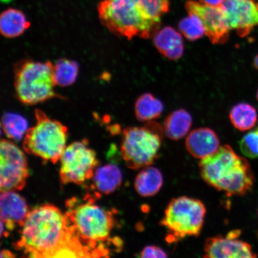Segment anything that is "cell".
I'll use <instances>...</instances> for the list:
<instances>
[{"mask_svg": "<svg viewBox=\"0 0 258 258\" xmlns=\"http://www.w3.org/2000/svg\"><path fill=\"white\" fill-rule=\"evenodd\" d=\"M206 214L205 205L198 199L186 196L173 199L160 222L167 230L166 240L176 243L186 237H198Z\"/></svg>", "mask_w": 258, "mask_h": 258, "instance_id": "52a82bcc", "label": "cell"}, {"mask_svg": "<svg viewBox=\"0 0 258 258\" xmlns=\"http://www.w3.org/2000/svg\"><path fill=\"white\" fill-rule=\"evenodd\" d=\"M163 111L162 102L150 93L141 95L135 103V115L140 121L154 120L160 117Z\"/></svg>", "mask_w": 258, "mask_h": 258, "instance_id": "44dd1931", "label": "cell"}, {"mask_svg": "<svg viewBox=\"0 0 258 258\" xmlns=\"http://www.w3.org/2000/svg\"><path fill=\"white\" fill-rule=\"evenodd\" d=\"M240 148L245 156L250 159L258 158V127L241 139Z\"/></svg>", "mask_w": 258, "mask_h": 258, "instance_id": "484cf974", "label": "cell"}, {"mask_svg": "<svg viewBox=\"0 0 258 258\" xmlns=\"http://www.w3.org/2000/svg\"><path fill=\"white\" fill-rule=\"evenodd\" d=\"M140 257L143 258L167 257L165 251L156 246H147L141 251Z\"/></svg>", "mask_w": 258, "mask_h": 258, "instance_id": "4316f807", "label": "cell"}, {"mask_svg": "<svg viewBox=\"0 0 258 258\" xmlns=\"http://www.w3.org/2000/svg\"><path fill=\"white\" fill-rule=\"evenodd\" d=\"M255 2H256V4H257V5L258 6V0H255Z\"/></svg>", "mask_w": 258, "mask_h": 258, "instance_id": "1f68e13d", "label": "cell"}, {"mask_svg": "<svg viewBox=\"0 0 258 258\" xmlns=\"http://www.w3.org/2000/svg\"><path fill=\"white\" fill-rule=\"evenodd\" d=\"M0 160L1 192L23 189L29 176L27 160L23 151L13 142L2 140Z\"/></svg>", "mask_w": 258, "mask_h": 258, "instance_id": "30bf717a", "label": "cell"}, {"mask_svg": "<svg viewBox=\"0 0 258 258\" xmlns=\"http://www.w3.org/2000/svg\"><path fill=\"white\" fill-rule=\"evenodd\" d=\"M192 122V117L189 112L185 109H178L171 113L164 121V133L170 140H179L188 133Z\"/></svg>", "mask_w": 258, "mask_h": 258, "instance_id": "ffe728a7", "label": "cell"}, {"mask_svg": "<svg viewBox=\"0 0 258 258\" xmlns=\"http://www.w3.org/2000/svg\"><path fill=\"white\" fill-rule=\"evenodd\" d=\"M24 13L20 10L9 8L2 12L0 17V31L6 38L21 36L30 27Z\"/></svg>", "mask_w": 258, "mask_h": 258, "instance_id": "ac0fdd59", "label": "cell"}, {"mask_svg": "<svg viewBox=\"0 0 258 258\" xmlns=\"http://www.w3.org/2000/svg\"><path fill=\"white\" fill-rule=\"evenodd\" d=\"M60 160V178L63 184H82L92 178L99 164L96 153L88 147L87 140L67 147Z\"/></svg>", "mask_w": 258, "mask_h": 258, "instance_id": "9c48e42d", "label": "cell"}, {"mask_svg": "<svg viewBox=\"0 0 258 258\" xmlns=\"http://www.w3.org/2000/svg\"><path fill=\"white\" fill-rule=\"evenodd\" d=\"M15 89L18 99L25 105L40 104L59 98L54 90L56 86L54 64L25 59L15 64Z\"/></svg>", "mask_w": 258, "mask_h": 258, "instance_id": "5b68a950", "label": "cell"}, {"mask_svg": "<svg viewBox=\"0 0 258 258\" xmlns=\"http://www.w3.org/2000/svg\"><path fill=\"white\" fill-rule=\"evenodd\" d=\"M79 66L75 61L62 58L54 64L56 85L67 87L73 85L78 76Z\"/></svg>", "mask_w": 258, "mask_h": 258, "instance_id": "603a6c76", "label": "cell"}, {"mask_svg": "<svg viewBox=\"0 0 258 258\" xmlns=\"http://www.w3.org/2000/svg\"><path fill=\"white\" fill-rule=\"evenodd\" d=\"M185 8L189 14L198 16L205 29L206 35L214 44L224 43L228 40L229 30L223 10L220 6H212L188 1Z\"/></svg>", "mask_w": 258, "mask_h": 258, "instance_id": "7c38bea8", "label": "cell"}, {"mask_svg": "<svg viewBox=\"0 0 258 258\" xmlns=\"http://www.w3.org/2000/svg\"><path fill=\"white\" fill-rule=\"evenodd\" d=\"M229 30L246 37L258 27V6L255 0H225L221 5Z\"/></svg>", "mask_w": 258, "mask_h": 258, "instance_id": "8fae6325", "label": "cell"}, {"mask_svg": "<svg viewBox=\"0 0 258 258\" xmlns=\"http://www.w3.org/2000/svg\"><path fill=\"white\" fill-rule=\"evenodd\" d=\"M163 129L159 124L132 127L122 131L121 153L128 168L138 170L152 165L158 157Z\"/></svg>", "mask_w": 258, "mask_h": 258, "instance_id": "ba28073f", "label": "cell"}, {"mask_svg": "<svg viewBox=\"0 0 258 258\" xmlns=\"http://www.w3.org/2000/svg\"><path fill=\"white\" fill-rule=\"evenodd\" d=\"M224 2L225 0H199L202 4L212 6H220Z\"/></svg>", "mask_w": 258, "mask_h": 258, "instance_id": "83f0119b", "label": "cell"}, {"mask_svg": "<svg viewBox=\"0 0 258 258\" xmlns=\"http://www.w3.org/2000/svg\"><path fill=\"white\" fill-rule=\"evenodd\" d=\"M66 213L82 243L93 257L106 256L108 251L103 243L109 239L114 220L110 211L95 204L87 196L83 201L72 198L67 202Z\"/></svg>", "mask_w": 258, "mask_h": 258, "instance_id": "3957f363", "label": "cell"}, {"mask_svg": "<svg viewBox=\"0 0 258 258\" xmlns=\"http://www.w3.org/2000/svg\"><path fill=\"white\" fill-rule=\"evenodd\" d=\"M35 116L36 124L26 133L24 149L28 154L55 163L60 159L67 147L68 129L40 109H35Z\"/></svg>", "mask_w": 258, "mask_h": 258, "instance_id": "8992f818", "label": "cell"}, {"mask_svg": "<svg viewBox=\"0 0 258 258\" xmlns=\"http://www.w3.org/2000/svg\"><path fill=\"white\" fill-rule=\"evenodd\" d=\"M2 127L8 138L19 141L27 133L28 122L20 115L7 113L3 116Z\"/></svg>", "mask_w": 258, "mask_h": 258, "instance_id": "cb8c5ba5", "label": "cell"}, {"mask_svg": "<svg viewBox=\"0 0 258 258\" xmlns=\"http://www.w3.org/2000/svg\"><path fill=\"white\" fill-rule=\"evenodd\" d=\"M204 250L203 257L209 258H253L257 256L249 244L230 234L225 237L218 235L208 238Z\"/></svg>", "mask_w": 258, "mask_h": 258, "instance_id": "4fadbf2b", "label": "cell"}, {"mask_svg": "<svg viewBox=\"0 0 258 258\" xmlns=\"http://www.w3.org/2000/svg\"><path fill=\"white\" fill-rule=\"evenodd\" d=\"M16 249L30 257H93L80 240L67 214L53 205H44L29 212L21 227Z\"/></svg>", "mask_w": 258, "mask_h": 258, "instance_id": "6da1fadb", "label": "cell"}, {"mask_svg": "<svg viewBox=\"0 0 258 258\" xmlns=\"http://www.w3.org/2000/svg\"><path fill=\"white\" fill-rule=\"evenodd\" d=\"M98 12L106 28L128 40L135 37L149 38L160 25L148 17L142 0H102Z\"/></svg>", "mask_w": 258, "mask_h": 258, "instance_id": "277c9868", "label": "cell"}, {"mask_svg": "<svg viewBox=\"0 0 258 258\" xmlns=\"http://www.w3.org/2000/svg\"><path fill=\"white\" fill-rule=\"evenodd\" d=\"M254 66L256 68L257 70H258V53L257 54V55L254 57Z\"/></svg>", "mask_w": 258, "mask_h": 258, "instance_id": "f546056e", "label": "cell"}, {"mask_svg": "<svg viewBox=\"0 0 258 258\" xmlns=\"http://www.w3.org/2000/svg\"><path fill=\"white\" fill-rule=\"evenodd\" d=\"M163 176L159 169L148 166L144 167L135 179V189L143 198L156 195L163 186Z\"/></svg>", "mask_w": 258, "mask_h": 258, "instance_id": "d6986e66", "label": "cell"}, {"mask_svg": "<svg viewBox=\"0 0 258 258\" xmlns=\"http://www.w3.org/2000/svg\"><path fill=\"white\" fill-rule=\"evenodd\" d=\"M154 44L160 53L171 60L180 59L184 51L181 35L170 27H164L156 32Z\"/></svg>", "mask_w": 258, "mask_h": 258, "instance_id": "2e32d148", "label": "cell"}, {"mask_svg": "<svg viewBox=\"0 0 258 258\" xmlns=\"http://www.w3.org/2000/svg\"><path fill=\"white\" fill-rule=\"evenodd\" d=\"M2 257H14V254H12L11 252H10L8 250H3L2 251Z\"/></svg>", "mask_w": 258, "mask_h": 258, "instance_id": "f1b7e54d", "label": "cell"}, {"mask_svg": "<svg viewBox=\"0 0 258 258\" xmlns=\"http://www.w3.org/2000/svg\"><path fill=\"white\" fill-rule=\"evenodd\" d=\"M179 29L187 39L195 41L206 34L204 25L198 16L189 14L188 17L182 19L179 23Z\"/></svg>", "mask_w": 258, "mask_h": 258, "instance_id": "d4e9b609", "label": "cell"}, {"mask_svg": "<svg viewBox=\"0 0 258 258\" xmlns=\"http://www.w3.org/2000/svg\"><path fill=\"white\" fill-rule=\"evenodd\" d=\"M230 118L235 128L238 131H247L255 125L257 113L253 106L246 103H240L231 109Z\"/></svg>", "mask_w": 258, "mask_h": 258, "instance_id": "7402d4cb", "label": "cell"}, {"mask_svg": "<svg viewBox=\"0 0 258 258\" xmlns=\"http://www.w3.org/2000/svg\"><path fill=\"white\" fill-rule=\"evenodd\" d=\"M185 145L192 157L202 160L219 149L220 141L217 134L211 128L202 127L190 132L186 139Z\"/></svg>", "mask_w": 258, "mask_h": 258, "instance_id": "9a60e30c", "label": "cell"}, {"mask_svg": "<svg viewBox=\"0 0 258 258\" xmlns=\"http://www.w3.org/2000/svg\"><path fill=\"white\" fill-rule=\"evenodd\" d=\"M199 169L208 184L228 196L246 195L253 185L254 176L250 164L227 145L202 159Z\"/></svg>", "mask_w": 258, "mask_h": 258, "instance_id": "7a4b0ae2", "label": "cell"}, {"mask_svg": "<svg viewBox=\"0 0 258 258\" xmlns=\"http://www.w3.org/2000/svg\"><path fill=\"white\" fill-rule=\"evenodd\" d=\"M256 98H257V101H258V90H257V92Z\"/></svg>", "mask_w": 258, "mask_h": 258, "instance_id": "4dcf8cb0", "label": "cell"}, {"mask_svg": "<svg viewBox=\"0 0 258 258\" xmlns=\"http://www.w3.org/2000/svg\"><path fill=\"white\" fill-rule=\"evenodd\" d=\"M92 178L93 185L97 191L109 195L120 186L122 175L118 166L108 164L96 169Z\"/></svg>", "mask_w": 258, "mask_h": 258, "instance_id": "e0dca14e", "label": "cell"}, {"mask_svg": "<svg viewBox=\"0 0 258 258\" xmlns=\"http://www.w3.org/2000/svg\"><path fill=\"white\" fill-rule=\"evenodd\" d=\"M0 208L2 222L9 231L21 227L30 212L24 198L15 191L1 192Z\"/></svg>", "mask_w": 258, "mask_h": 258, "instance_id": "5bb4252c", "label": "cell"}]
</instances>
